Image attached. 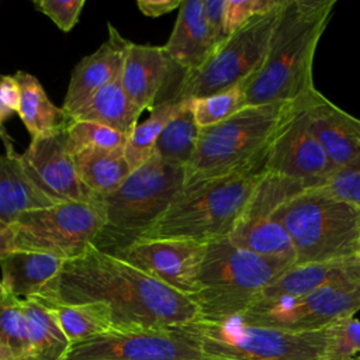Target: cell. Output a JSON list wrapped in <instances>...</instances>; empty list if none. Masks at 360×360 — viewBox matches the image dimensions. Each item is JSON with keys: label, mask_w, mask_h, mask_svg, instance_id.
Listing matches in <instances>:
<instances>
[{"label": "cell", "mask_w": 360, "mask_h": 360, "mask_svg": "<svg viewBox=\"0 0 360 360\" xmlns=\"http://www.w3.org/2000/svg\"><path fill=\"white\" fill-rule=\"evenodd\" d=\"M280 3L281 0H225V25L228 35L255 15L267 13Z\"/></svg>", "instance_id": "obj_36"}, {"label": "cell", "mask_w": 360, "mask_h": 360, "mask_svg": "<svg viewBox=\"0 0 360 360\" xmlns=\"http://www.w3.org/2000/svg\"><path fill=\"white\" fill-rule=\"evenodd\" d=\"M62 259L38 252L11 250L0 259L1 287L18 300L38 295L63 266Z\"/></svg>", "instance_id": "obj_22"}, {"label": "cell", "mask_w": 360, "mask_h": 360, "mask_svg": "<svg viewBox=\"0 0 360 360\" xmlns=\"http://www.w3.org/2000/svg\"><path fill=\"white\" fill-rule=\"evenodd\" d=\"M72 158L80 181L98 197L114 193L132 172L124 149H86Z\"/></svg>", "instance_id": "obj_27"}, {"label": "cell", "mask_w": 360, "mask_h": 360, "mask_svg": "<svg viewBox=\"0 0 360 360\" xmlns=\"http://www.w3.org/2000/svg\"><path fill=\"white\" fill-rule=\"evenodd\" d=\"M263 174V163H259L184 184L169 208L138 239H181L207 245L229 238L252 202Z\"/></svg>", "instance_id": "obj_3"}, {"label": "cell", "mask_w": 360, "mask_h": 360, "mask_svg": "<svg viewBox=\"0 0 360 360\" xmlns=\"http://www.w3.org/2000/svg\"><path fill=\"white\" fill-rule=\"evenodd\" d=\"M105 224L98 201L59 202L22 212L10 226L14 250L46 253L62 260L83 255L98 239Z\"/></svg>", "instance_id": "obj_9"}, {"label": "cell", "mask_w": 360, "mask_h": 360, "mask_svg": "<svg viewBox=\"0 0 360 360\" xmlns=\"http://www.w3.org/2000/svg\"><path fill=\"white\" fill-rule=\"evenodd\" d=\"M163 48L184 73L197 70L210 59L215 45L204 18L202 0L181 1L173 31Z\"/></svg>", "instance_id": "obj_21"}, {"label": "cell", "mask_w": 360, "mask_h": 360, "mask_svg": "<svg viewBox=\"0 0 360 360\" xmlns=\"http://www.w3.org/2000/svg\"><path fill=\"white\" fill-rule=\"evenodd\" d=\"M52 202L27 176L20 155H0V221L11 225L22 212Z\"/></svg>", "instance_id": "obj_24"}, {"label": "cell", "mask_w": 360, "mask_h": 360, "mask_svg": "<svg viewBox=\"0 0 360 360\" xmlns=\"http://www.w3.org/2000/svg\"><path fill=\"white\" fill-rule=\"evenodd\" d=\"M186 183V169L153 155L132 170L111 194L98 197L104 211V228L93 245L117 255L135 242L169 208Z\"/></svg>", "instance_id": "obj_7"}, {"label": "cell", "mask_w": 360, "mask_h": 360, "mask_svg": "<svg viewBox=\"0 0 360 360\" xmlns=\"http://www.w3.org/2000/svg\"><path fill=\"white\" fill-rule=\"evenodd\" d=\"M204 253L205 245L193 240L138 239L114 256L191 298L200 290Z\"/></svg>", "instance_id": "obj_15"}, {"label": "cell", "mask_w": 360, "mask_h": 360, "mask_svg": "<svg viewBox=\"0 0 360 360\" xmlns=\"http://www.w3.org/2000/svg\"><path fill=\"white\" fill-rule=\"evenodd\" d=\"M31 298L38 300L52 311L56 323L69 340L70 346L114 330L111 309L104 302L96 301L83 304H55L42 301L37 297Z\"/></svg>", "instance_id": "obj_28"}, {"label": "cell", "mask_w": 360, "mask_h": 360, "mask_svg": "<svg viewBox=\"0 0 360 360\" xmlns=\"http://www.w3.org/2000/svg\"><path fill=\"white\" fill-rule=\"evenodd\" d=\"M0 360H14V356L8 347L0 342Z\"/></svg>", "instance_id": "obj_42"}, {"label": "cell", "mask_w": 360, "mask_h": 360, "mask_svg": "<svg viewBox=\"0 0 360 360\" xmlns=\"http://www.w3.org/2000/svg\"><path fill=\"white\" fill-rule=\"evenodd\" d=\"M128 136L91 121L73 120L66 131V149L70 156L86 149H124Z\"/></svg>", "instance_id": "obj_31"}, {"label": "cell", "mask_w": 360, "mask_h": 360, "mask_svg": "<svg viewBox=\"0 0 360 360\" xmlns=\"http://www.w3.org/2000/svg\"><path fill=\"white\" fill-rule=\"evenodd\" d=\"M28 332V352L20 360H66L70 343L52 311L35 298L21 300Z\"/></svg>", "instance_id": "obj_26"}, {"label": "cell", "mask_w": 360, "mask_h": 360, "mask_svg": "<svg viewBox=\"0 0 360 360\" xmlns=\"http://www.w3.org/2000/svg\"><path fill=\"white\" fill-rule=\"evenodd\" d=\"M357 278H360V263L356 259L294 264L267 285L255 304L295 300L321 287Z\"/></svg>", "instance_id": "obj_20"}, {"label": "cell", "mask_w": 360, "mask_h": 360, "mask_svg": "<svg viewBox=\"0 0 360 360\" xmlns=\"http://www.w3.org/2000/svg\"><path fill=\"white\" fill-rule=\"evenodd\" d=\"M14 77L20 89L17 114L31 138L58 134L69 128L73 118L62 107H56L51 101L35 76L18 70Z\"/></svg>", "instance_id": "obj_23"}, {"label": "cell", "mask_w": 360, "mask_h": 360, "mask_svg": "<svg viewBox=\"0 0 360 360\" xmlns=\"http://www.w3.org/2000/svg\"><path fill=\"white\" fill-rule=\"evenodd\" d=\"M300 188L304 186L264 173L252 202L229 235V240L257 256L294 266L297 257L291 238L271 217V212L287 195Z\"/></svg>", "instance_id": "obj_14"}, {"label": "cell", "mask_w": 360, "mask_h": 360, "mask_svg": "<svg viewBox=\"0 0 360 360\" xmlns=\"http://www.w3.org/2000/svg\"><path fill=\"white\" fill-rule=\"evenodd\" d=\"M283 1L267 13L250 18L232 32L201 68L186 73L174 100L205 97L250 79L266 58Z\"/></svg>", "instance_id": "obj_10"}, {"label": "cell", "mask_w": 360, "mask_h": 360, "mask_svg": "<svg viewBox=\"0 0 360 360\" xmlns=\"http://www.w3.org/2000/svg\"><path fill=\"white\" fill-rule=\"evenodd\" d=\"M0 342L8 347L14 360L22 359L28 352L27 322L21 300L8 294L0 284Z\"/></svg>", "instance_id": "obj_33"}, {"label": "cell", "mask_w": 360, "mask_h": 360, "mask_svg": "<svg viewBox=\"0 0 360 360\" xmlns=\"http://www.w3.org/2000/svg\"><path fill=\"white\" fill-rule=\"evenodd\" d=\"M354 360H360V356H359V357H356V359H354Z\"/></svg>", "instance_id": "obj_44"}, {"label": "cell", "mask_w": 360, "mask_h": 360, "mask_svg": "<svg viewBox=\"0 0 360 360\" xmlns=\"http://www.w3.org/2000/svg\"><path fill=\"white\" fill-rule=\"evenodd\" d=\"M142 111L127 96L121 76L101 87L93 97L70 117L79 121H91L110 127L125 136H129Z\"/></svg>", "instance_id": "obj_25"}, {"label": "cell", "mask_w": 360, "mask_h": 360, "mask_svg": "<svg viewBox=\"0 0 360 360\" xmlns=\"http://www.w3.org/2000/svg\"><path fill=\"white\" fill-rule=\"evenodd\" d=\"M131 41L108 24V38L75 66L62 108L72 115L86 104L96 91L121 76L124 59Z\"/></svg>", "instance_id": "obj_18"}, {"label": "cell", "mask_w": 360, "mask_h": 360, "mask_svg": "<svg viewBox=\"0 0 360 360\" xmlns=\"http://www.w3.org/2000/svg\"><path fill=\"white\" fill-rule=\"evenodd\" d=\"M188 101L198 128L215 125L246 105L242 83L205 97L190 98Z\"/></svg>", "instance_id": "obj_32"}, {"label": "cell", "mask_w": 360, "mask_h": 360, "mask_svg": "<svg viewBox=\"0 0 360 360\" xmlns=\"http://www.w3.org/2000/svg\"><path fill=\"white\" fill-rule=\"evenodd\" d=\"M356 260L360 263V242H359V249H357V253H356Z\"/></svg>", "instance_id": "obj_43"}, {"label": "cell", "mask_w": 360, "mask_h": 360, "mask_svg": "<svg viewBox=\"0 0 360 360\" xmlns=\"http://www.w3.org/2000/svg\"><path fill=\"white\" fill-rule=\"evenodd\" d=\"M35 297L55 304L104 302L111 309L114 330L166 329L200 321L190 297L93 245L63 262L58 276Z\"/></svg>", "instance_id": "obj_1"}, {"label": "cell", "mask_w": 360, "mask_h": 360, "mask_svg": "<svg viewBox=\"0 0 360 360\" xmlns=\"http://www.w3.org/2000/svg\"><path fill=\"white\" fill-rule=\"evenodd\" d=\"M66 131L31 138L27 150L20 155L21 165L30 180L52 202H94L98 195L80 181L66 149Z\"/></svg>", "instance_id": "obj_16"}, {"label": "cell", "mask_w": 360, "mask_h": 360, "mask_svg": "<svg viewBox=\"0 0 360 360\" xmlns=\"http://www.w3.org/2000/svg\"><path fill=\"white\" fill-rule=\"evenodd\" d=\"M288 232L295 264L356 259L360 210L319 186L287 195L271 212Z\"/></svg>", "instance_id": "obj_4"}, {"label": "cell", "mask_w": 360, "mask_h": 360, "mask_svg": "<svg viewBox=\"0 0 360 360\" xmlns=\"http://www.w3.org/2000/svg\"><path fill=\"white\" fill-rule=\"evenodd\" d=\"M307 96L297 103L271 141L264 155L263 172L312 187L321 184L335 167L311 129L305 110Z\"/></svg>", "instance_id": "obj_13"}, {"label": "cell", "mask_w": 360, "mask_h": 360, "mask_svg": "<svg viewBox=\"0 0 360 360\" xmlns=\"http://www.w3.org/2000/svg\"><path fill=\"white\" fill-rule=\"evenodd\" d=\"M20 105V89L14 76H0V139L4 143L6 155H17L13 146V139L4 128V121L14 112H18Z\"/></svg>", "instance_id": "obj_37"}, {"label": "cell", "mask_w": 360, "mask_h": 360, "mask_svg": "<svg viewBox=\"0 0 360 360\" xmlns=\"http://www.w3.org/2000/svg\"><path fill=\"white\" fill-rule=\"evenodd\" d=\"M181 0H139L136 6L139 11L146 17H160L179 8Z\"/></svg>", "instance_id": "obj_40"}, {"label": "cell", "mask_w": 360, "mask_h": 360, "mask_svg": "<svg viewBox=\"0 0 360 360\" xmlns=\"http://www.w3.org/2000/svg\"><path fill=\"white\" fill-rule=\"evenodd\" d=\"M311 129L335 169L360 160V120L339 108L316 89L307 96Z\"/></svg>", "instance_id": "obj_17"}, {"label": "cell", "mask_w": 360, "mask_h": 360, "mask_svg": "<svg viewBox=\"0 0 360 360\" xmlns=\"http://www.w3.org/2000/svg\"><path fill=\"white\" fill-rule=\"evenodd\" d=\"M288 267L240 249L229 238L207 243L198 276L200 290L191 297L200 321L240 316Z\"/></svg>", "instance_id": "obj_6"}, {"label": "cell", "mask_w": 360, "mask_h": 360, "mask_svg": "<svg viewBox=\"0 0 360 360\" xmlns=\"http://www.w3.org/2000/svg\"><path fill=\"white\" fill-rule=\"evenodd\" d=\"M200 128L195 124L190 101L181 100L179 110L160 132L155 152L166 163L187 167L198 141Z\"/></svg>", "instance_id": "obj_29"}, {"label": "cell", "mask_w": 360, "mask_h": 360, "mask_svg": "<svg viewBox=\"0 0 360 360\" xmlns=\"http://www.w3.org/2000/svg\"><path fill=\"white\" fill-rule=\"evenodd\" d=\"M335 4V0L283 1L264 60L242 83L246 105L291 103L315 89L314 55Z\"/></svg>", "instance_id": "obj_2"}, {"label": "cell", "mask_w": 360, "mask_h": 360, "mask_svg": "<svg viewBox=\"0 0 360 360\" xmlns=\"http://www.w3.org/2000/svg\"><path fill=\"white\" fill-rule=\"evenodd\" d=\"M325 360H354L360 356V321L354 316L329 325Z\"/></svg>", "instance_id": "obj_34"}, {"label": "cell", "mask_w": 360, "mask_h": 360, "mask_svg": "<svg viewBox=\"0 0 360 360\" xmlns=\"http://www.w3.org/2000/svg\"><path fill=\"white\" fill-rule=\"evenodd\" d=\"M204 360H325L329 326L292 332L231 318L190 323Z\"/></svg>", "instance_id": "obj_8"}, {"label": "cell", "mask_w": 360, "mask_h": 360, "mask_svg": "<svg viewBox=\"0 0 360 360\" xmlns=\"http://www.w3.org/2000/svg\"><path fill=\"white\" fill-rule=\"evenodd\" d=\"M204 18L215 49L228 39L225 25V0H202Z\"/></svg>", "instance_id": "obj_39"}, {"label": "cell", "mask_w": 360, "mask_h": 360, "mask_svg": "<svg viewBox=\"0 0 360 360\" xmlns=\"http://www.w3.org/2000/svg\"><path fill=\"white\" fill-rule=\"evenodd\" d=\"M360 311V278L321 287L295 300L255 304L238 319L292 332L318 330Z\"/></svg>", "instance_id": "obj_11"}, {"label": "cell", "mask_w": 360, "mask_h": 360, "mask_svg": "<svg viewBox=\"0 0 360 360\" xmlns=\"http://www.w3.org/2000/svg\"><path fill=\"white\" fill-rule=\"evenodd\" d=\"M300 100L245 105L229 118L200 128L184 184L263 163L271 141Z\"/></svg>", "instance_id": "obj_5"}, {"label": "cell", "mask_w": 360, "mask_h": 360, "mask_svg": "<svg viewBox=\"0 0 360 360\" xmlns=\"http://www.w3.org/2000/svg\"><path fill=\"white\" fill-rule=\"evenodd\" d=\"M180 103L181 101L167 100L156 104L150 110L149 117L135 127L124 148V156L131 170L138 169L153 156L156 141L166 124L179 110Z\"/></svg>", "instance_id": "obj_30"}, {"label": "cell", "mask_w": 360, "mask_h": 360, "mask_svg": "<svg viewBox=\"0 0 360 360\" xmlns=\"http://www.w3.org/2000/svg\"><path fill=\"white\" fill-rule=\"evenodd\" d=\"M14 250L13 245V231L11 226L0 221V259Z\"/></svg>", "instance_id": "obj_41"}, {"label": "cell", "mask_w": 360, "mask_h": 360, "mask_svg": "<svg viewBox=\"0 0 360 360\" xmlns=\"http://www.w3.org/2000/svg\"><path fill=\"white\" fill-rule=\"evenodd\" d=\"M66 360H204L190 323L166 329H124L72 345Z\"/></svg>", "instance_id": "obj_12"}, {"label": "cell", "mask_w": 360, "mask_h": 360, "mask_svg": "<svg viewBox=\"0 0 360 360\" xmlns=\"http://www.w3.org/2000/svg\"><path fill=\"white\" fill-rule=\"evenodd\" d=\"M316 186L360 210V160L335 169Z\"/></svg>", "instance_id": "obj_35"}, {"label": "cell", "mask_w": 360, "mask_h": 360, "mask_svg": "<svg viewBox=\"0 0 360 360\" xmlns=\"http://www.w3.org/2000/svg\"><path fill=\"white\" fill-rule=\"evenodd\" d=\"M34 6L48 15L58 28L68 32L79 21L84 0H38Z\"/></svg>", "instance_id": "obj_38"}, {"label": "cell", "mask_w": 360, "mask_h": 360, "mask_svg": "<svg viewBox=\"0 0 360 360\" xmlns=\"http://www.w3.org/2000/svg\"><path fill=\"white\" fill-rule=\"evenodd\" d=\"M179 69L167 56L163 45L131 42L121 72L122 87L129 100L141 110H152L160 103V96L172 76Z\"/></svg>", "instance_id": "obj_19"}]
</instances>
